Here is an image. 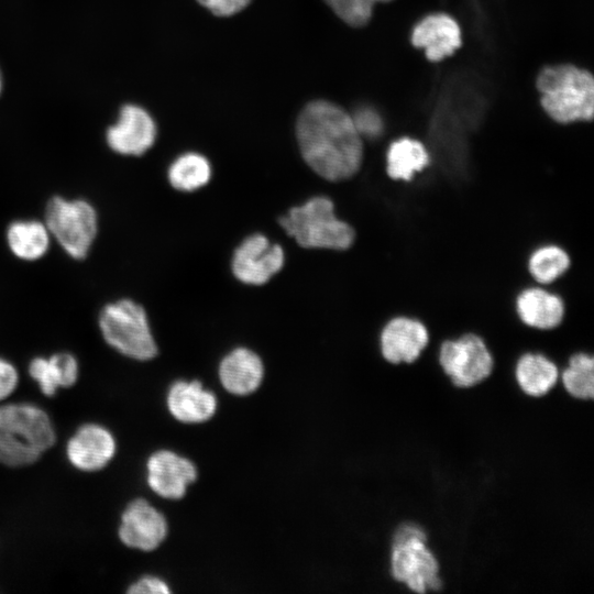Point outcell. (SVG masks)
I'll list each match as a JSON object with an SVG mask.
<instances>
[{"label":"cell","mask_w":594,"mask_h":594,"mask_svg":"<svg viewBox=\"0 0 594 594\" xmlns=\"http://www.w3.org/2000/svg\"><path fill=\"white\" fill-rule=\"evenodd\" d=\"M570 256L559 245L547 244L536 249L528 258V272L539 284H550L570 267Z\"/></svg>","instance_id":"obj_23"},{"label":"cell","mask_w":594,"mask_h":594,"mask_svg":"<svg viewBox=\"0 0 594 594\" xmlns=\"http://www.w3.org/2000/svg\"><path fill=\"white\" fill-rule=\"evenodd\" d=\"M61 248L73 258L87 256L98 234V215L84 199L51 198L45 208V222Z\"/></svg>","instance_id":"obj_7"},{"label":"cell","mask_w":594,"mask_h":594,"mask_svg":"<svg viewBox=\"0 0 594 594\" xmlns=\"http://www.w3.org/2000/svg\"><path fill=\"white\" fill-rule=\"evenodd\" d=\"M515 375L524 393L540 397L556 385L559 370L547 356L539 353H526L517 361Z\"/></svg>","instance_id":"obj_21"},{"label":"cell","mask_w":594,"mask_h":594,"mask_svg":"<svg viewBox=\"0 0 594 594\" xmlns=\"http://www.w3.org/2000/svg\"><path fill=\"white\" fill-rule=\"evenodd\" d=\"M541 106L559 123L591 121L594 79L590 72L564 64L543 68L537 78Z\"/></svg>","instance_id":"obj_3"},{"label":"cell","mask_w":594,"mask_h":594,"mask_svg":"<svg viewBox=\"0 0 594 594\" xmlns=\"http://www.w3.org/2000/svg\"><path fill=\"white\" fill-rule=\"evenodd\" d=\"M58 387L73 386L78 377V362L76 358L66 352L53 354L48 358Z\"/></svg>","instance_id":"obj_26"},{"label":"cell","mask_w":594,"mask_h":594,"mask_svg":"<svg viewBox=\"0 0 594 594\" xmlns=\"http://www.w3.org/2000/svg\"><path fill=\"white\" fill-rule=\"evenodd\" d=\"M351 117L361 138L375 139L382 134L383 120L375 110L364 107Z\"/></svg>","instance_id":"obj_28"},{"label":"cell","mask_w":594,"mask_h":594,"mask_svg":"<svg viewBox=\"0 0 594 594\" xmlns=\"http://www.w3.org/2000/svg\"><path fill=\"white\" fill-rule=\"evenodd\" d=\"M278 221L302 248L346 250L355 239L353 228L336 216L333 202L324 196L290 208Z\"/></svg>","instance_id":"obj_4"},{"label":"cell","mask_w":594,"mask_h":594,"mask_svg":"<svg viewBox=\"0 0 594 594\" xmlns=\"http://www.w3.org/2000/svg\"><path fill=\"white\" fill-rule=\"evenodd\" d=\"M54 442L53 424L42 408L26 403L0 406V463L32 464Z\"/></svg>","instance_id":"obj_2"},{"label":"cell","mask_w":594,"mask_h":594,"mask_svg":"<svg viewBox=\"0 0 594 594\" xmlns=\"http://www.w3.org/2000/svg\"><path fill=\"white\" fill-rule=\"evenodd\" d=\"M167 535V522L162 513L143 498L132 501L121 516L119 537L134 549H156Z\"/></svg>","instance_id":"obj_10"},{"label":"cell","mask_w":594,"mask_h":594,"mask_svg":"<svg viewBox=\"0 0 594 594\" xmlns=\"http://www.w3.org/2000/svg\"><path fill=\"white\" fill-rule=\"evenodd\" d=\"M333 12L345 23L352 26L365 25L373 12L376 2L389 0H324Z\"/></svg>","instance_id":"obj_25"},{"label":"cell","mask_w":594,"mask_h":594,"mask_svg":"<svg viewBox=\"0 0 594 594\" xmlns=\"http://www.w3.org/2000/svg\"><path fill=\"white\" fill-rule=\"evenodd\" d=\"M516 312L526 326L550 330L561 323L564 302L559 296L541 287H528L516 298Z\"/></svg>","instance_id":"obj_18"},{"label":"cell","mask_w":594,"mask_h":594,"mask_svg":"<svg viewBox=\"0 0 594 594\" xmlns=\"http://www.w3.org/2000/svg\"><path fill=\"white\" fill-rule=\"evenodd\" d=\"M29 374L35 380L46 396H53L58 388L54 370L48 359L34 358L29 365Z\"/></svg>","instance_id":"obj_27"},{"label":"cell","mask_w":594,"mask_h":594,"mask_svg":"<svg viewBox=\"0 0 594 594\" xmlns=\"http://www.w3.org/2000/svg\"><path fill=\"white\" fill-rule=\"evenodd\" d=\"M19 382V375L15 366L0 358V400L10 396Z\"/></svg>","instance_id":"obj_30"},{"label":"cell","mask_w":594,"mask_h":594,"mask_svg":"<svg viewBox=\"0 0 594 594\" xmlns=\"http://www.w3.org/2000/svg\"><path fill=\"white\" fill-rule=\"evenodd\" d=\"M69 462L81 471L105 468L116 453V440L105 427L87 424L78 428L67 443Z\"/></svg>","instance_id":"obj_14"},{"label":"cell","mask_w":594,"mask_h":594,"mask_svg":"<svg viewBox=\"0 0 594 594\" xmlns=\"http://www.w3.org/2000/svg\"><path fill=\"white\" fill-rule=\"evenodd\" d=\"M169 592V587L163 580L151 575L143 576L128 590L131 594H167Z\"/></svg>","instance_id":"obj_31"},{"label":"cell","mask_w":594,"mask_h":594,"mask_svg":"<svg viewBox=\"0 0 594 594\" xmlns=\"http://www.w3.org/2000/svg\"><path fill=\"white\" fill-rule=\"evenodd\" d=\"M6 239L11 253L23 261H36L48 251L51 233L44 222L16 220L9 224Z\"/></svg>","instance_id":"obj_19"},{"label":"cell","mask_w":594,"mask_h":594,"mask_svg":"<svg viewBox=\"0 0 594 594\" xmlns=\"http://www.w3.org/2000/svg\"><path fill=\"white\" fill-rule=\"evenodd\" d=\"M411 43L422 48L429 61L439 62L452 55L461 46V30L450 15L430 14L413 30Z\"/></svg>","instance_id":"obj_15"},{"label":"cell","mask_w":594,"mask_h":594,"mask_svg":"<svg viewBox=\"0 0 594 594\" xmlns=\"http://www.w3.org/2000/svg\"><path fill=\"white\" fill-rule=\"evenodd\" d=\"M566 392L579 399H592L594 395V360L586 353H576L569 360L562 373Z\"/></svg>","instance_id":"obj_24"},{"label":"cell","mask_w":594,"mask_h":594,"mask_svg":"<svg viewBox=\"0 0 594 594\" xmlns=\"http://www.w3.org/2000/svg\"><path fill=\"white\" fill-rule=\"evenodd\" d=\"M428 342L427 327L418 319L406 316L388 320L380 336L382 355L392 364L415 362Z\"/></svg>","instance_id":"obj_12"},{"label":"cell","mask_w":594,"mask_h":594,"mask_svg":"<svg viewBox=\"0 0 594 594\" xmlns=\"http://www.w3.org/2000/svg\"><path fill=\"white\" fill-rule=\"evenodd\" d=\"M430 162L426 146L418 140L400 138L394 141L386 153V173L393 180L409 182Z\"/></svg>","instance_id":"obj_20"},{"label":"cell","mask_w":594,"mask_h":594,"mask_svg":"<svg viewBox=\"0 0 594 594\" xmlns=\"http://www.w3.org/2000/svg\"><path fill=\"white\" fill-rule=\"evenodd\" d=\"M210 177L209 161L204 155L191 152L179 155L167 170L169 184L180 191L197 190L207 185Z\"/></svg>","instance_id":"obj_22"},{"label":"cell","mask_w":594,"mask_h":594,"mask_svg":"<svg viewBox=\"0 0 594 594\" xmlns=\"http://www.w3.org/2000/svg\"><path fill=\"white\" fill-rule=\"evenodd\" d=\"M285 254L279 244L261 233L248 237L234 251L232 272L244 284L263 285L284 265Z\"/></svg>","instance_id":"obj_9"},{"label":"cell","mask_w":594,"mask_h":594,"mask_svg":"<svg viewBox=\"0 0 594 594\" xmlns=\"http://www.w3.org/2000/svg\"><path fill=\"white\" fill-rule=\"evenodd\" d=\"M201 6L219 16L233 15L243 10L251 0H197Z\"/></svg>","instance_id":"obj_29"},{"label":"cell","mask_w":594,"mask_h":594,"mask_svg":"<svg viewBox=\"0 0 594 594\" xmlns=\"http://www.w3.org/2000/svg\"><path fill=\"white\" fill-rule=\"evenodd\" d=\"M439 564L427 547V535L416 524L400 525L392 538V576L416 593L439 591Z\"/></svg>","instance_id":"obj_5"},{"label":"cell","mask_w":594,"mask_h":594,"mask_svg":"<svg viewBox=\"0 0 594 594\" xmlns=\"http://www.w3.org/2000/svg\"><path fill=\"white\" fill-rule=\"evenodd\" d=\"M107 143L122 155H142L155 142L156 125L150 113L134 105L124 106L116 124L107 130Z\"/></svg>","instance_id":"obj_11"},{"label":"cell","mask_w":594,"mask_h":594,"mask_svg":"<svg viewBox=\"0 0 594 594\" xmlns=\"http://www.w3.org/2000/svg\"><path fill=\"white\" fill-rule=\"evenodd\" d=\"M147 483L160 496L177 499L197 477L191 461L168 450L153 453L147 460Z\"/></svg>","instance_id":"obj_13"},{"label":"cell","mask_w":594,"mask_h":594,"mask_svg":"<svg viewBox=\"0 0 594 594\" xmlns=\"http://www.w3.org/2000/svg\"><path fill=\"white\" fill-rule=\"evenodd\" d=\"M167 407L174 418L185 424H199L213 416L217 399L198 381H178L167 394Z\"/></svg>","instance_id":"obj_16"},{"label":"cell","mask_w":594,"mask_h":594,"mask_svg":"<svg viewBox=\"0 0 594 594\" xmlns=\"http://www.w3.org/2000/svg\"><path fill=\"white\" fill-rule=\"evenodd\" d=\"M264 367L260 356L246 348H238L227 354L219 365L222 386L234 395H248L262 383Z\"/></svg>","instance_id":"obj_17"},{"label":"cell","mask_w":594,"mask_h":594,"mask_svg":"<svg viewBox=\"0 0 594 594\" xmlns=\"http://www.w3.org/2000/svg\"><path fill=\"white\" fill-rule=\"evenodd\" d=\"M439 363L451 382L461 388L481 383L490 376L494 366L486 343L474 333L443 341L439 350Z\"/></svg>","instance_id":"obj_8"},{"label":"cell","mask_w":594,"mask_h":594,"mask_svg":"<svg viewBox=\"0 0 594 594\" xmlns=\"http://www.w3.org/2000/svg\"><path fill=\"white\" fill-rule=\"evenodd\" d=\"M297 141L310 168L324 179L352 177L363 161V142L352 117L339 106L317 100L298 117Z\"/></svg>","instance_id":"obj_1"},{"label":"cell","mask_w":594,"mask_h":594,"mask_svg":"<svg viewBox=\"0 0 594 594\" xmlns=\"http://www.w3.org/2000/svg\"><path fill=\"white\" fill-rule=\"evenodd\" d=\"M1 89H2V77H1V73H0V94H1Z\"/></svg>","instance_id":"obj_32"},{"label":"cell","mask_w":594,"mask_h":594,"mask_svg":"<svg viewBox=\"0 0 594 594\" xmlns=\"http://www.w3.org/2000/svg\"><path fill=\"white\" fill-rule=\"evenodd\" d=\"M99 328L105 341L121 354L147 361L157 354L145 309L123 298L107 304L99 314Z\"/></svg>","instance_id":"obj_6"}]
</instances>
